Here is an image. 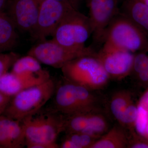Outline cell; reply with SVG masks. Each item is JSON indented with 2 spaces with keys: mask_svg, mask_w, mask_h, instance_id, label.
Returning <instances> with one entry per match:
<instances>
[{
  "mask_svg": "<svg viewBox=\"0 0 148 148\" xmlns=\"http://www.w3.org/2000/svg\"><path fill=\"white\" fill-rule=\"evenodd\" d=\"M45 107L21 121L27 148H60L56 140L64 132L66 116L51 106Z\"/></svg>",
  "mask_w": 148,
  "mask_h": 148,
  "instance_id": "cell-1",
  "label": "cell"
},
{
  "mask_svg": "<svg viewBox=\"0 0 148 148\" xmlns=\"http://www.w3.org/2000/svg\"><path fill=\"white\" fill-rule=\"evenodd\" d=\"M92 90L63 78L56 83L51 106L65 116L99 110V100Z\"/></svg>",
  "mask_w": 148,
  "mask_h": 148,
  "instance_id": "cell-2",
  "label": "cell"
},
{
  "mask_svg": "<svg viewBox=\"0 0 148 148\" xmlns=\"http://www.w3.org/2000/svg\"><path fill=\"white\" fill-rule=\"evenodd\" d=\"M61 70L64 79L92 91L103 89L110 79L97 53L75 58Z\"/></svg>",
  "mask_w": 148,
  "mask_h": 148,
  "instance_id": "cell-3",
  "label": "cell"
},
{
  "mask_svg": "<svg viewBox=\"0 0 148 148\" xmlns=\"http://www.w3.org/2000/svg\"><path fill=\"white\" fill-rule=\"evenodd\" d=\"M56 83L51 77L45 82L18 92L12 97L3 115L21 121L35 114L52 98Z\"/></svg>",
  "mask_w": 148,
  "mask_h": 148,
  "instance_id": "cell-4",
  "label": "cell"
},
{
  "mask_svg": "<svg viewBox=\"0 0 148 148\" xmlns=\"http://www.w3.org/2000/svg\"><path fill=\"white\" fill-rule=\"evenodd\" d=\"M103 45L133 53L148 49V36L129 18L119 12L107 28Z\"/></svg>",
  "mask_w": 148,
  "mask_h": 148,
  "instance_id": "cell-5",
  "label": "cell"
},
{
  "mask_svg": "<svg viewBox=\"0 0 148 148\" xmlns=\"http://www.w3.org/2000/svg\"><path fill=\"white\" fill-rule=\"evenodd\" d=\"M92 34L88 16L73 9L62 20L56 30L53 39L66 47L82 49Z\"/></svg>",
  "mask_w": 148,
  "mask_h": 148,
  "instance_id": "cell-6",
  "label": "cell"
},
{
  "mask_svg": "<svg viewBox=\"0 0 148 148\" xmlns=\"http://www.w3.org/2000/svg\"><path fill=\"white\" fill-rule=\"evenodd\" d=\"M97 53L91 47L82 49L66 47L52 39L39 42L29 51L27 54L34 57L41 64L61 69L75 58Z\"/></svg>",
  "mask_w": 148,
  "mask_h": 148,
  "instance_id": "cell-7",
  "label": "cell"
},
{
  "mask_svg": "<svg viewBox=\"0 0 148 148\" xmlns=\"http://www.w3.org/2000/svg\"><path fill=\"white\" fill-rule=\"evenodd\" d=\"M73 9H75L66 2L55 0L42 1L40 3L36 24L30 34L39 42L46 40L49 36L53 37L61 21Z\"/></svg>",
  "mask_w": 148,
  "mask_h": 148,
  "instance_id": "cell-8",
  "label": "cell"
},
{
  "mask_svg": "<svg viewBox=\"0 0 148 148\" xmlns=\"http://www.w3.org/2000/svg\"><path fill=\"white\" fill-rule=\"evenodd\" d=\"M119 3V0H86L92 29L91 47L94 50L100 49L103 45L107 28L120 12Z\"/></svg>",
  "mask_w": 148,
  "mask_h": 148,
  "instance_id": "cell-9",
  "label": "cell"
},
{
  "mask_svg": "<svg viewBox=\"0 0 148 148\" xmlns=\"http://www.w3.org/2000/svg\"><path fill=\"white\" fill-rule=\"evenodd\" d=\"M97 56L110 79H121L132 71L135 57L132 52L103 45Z\"/></svg>",
  "mask_w": 148,
  "mask_h": 148,
  "instance_id": "cell-10",
  "label": "cell"
},
{
  "mask_svg": "<svg viewBox=\"0 0 148 148\" xmlns=\"http://www.w3.org/2000/svg\"><path fill=\"white\" fill-rule=\"evenodd\" d=\"M40 3L39 0H10L5 12L17 30L31 34L36 24Z\"/></svg>",
  "mask_w": 148,
  "mask_h": 148,
  "instance_id": "cell-11",
  "label": "cell"
},
{
  "mask_svg": "<svg viewBox=\"0 0 148 148\" xmlns=\"http://www.w3.org/2000/svg\"><path fill=\"white\" fill-rule=\"evenodd\" d=\"M26 140L21 121L0 116V148H22Z\"/></svg>",
  "mask_w": 148,
  "mask_h": 148,
  "instance_id": "cell-12",
  "label": "cell"
},
{
  "mask_svg": "<svg viewBox=\"0 0 148 148\" xmlns=\"http://www.w3.org/2000/svg\"><path fill=\"white\" fill-rule=\"evenodd\" d=\"M51 77L50 75L35 77L17 75L8 72L0 77V92L12 97L28 88L45 82Z\"/></svg>",
  "mask_w": 148,
  "mask_h": 148,
  "instance_id": "cell-13",
  "label": "cell"
},
{
  "mask_svg": "<svg viewBox=\"0 0 148 148\" xmlns=\"http://www.w3.org/2000/svg\"><path fill=\"white\" fill-rule=\"evenodd\" d=\"M120 12L148 36V6L142 0H124L120 7Z\"/></svg>",
  "mask_w": 148,
  "mask_h": 148,
  "instance_id": "cell-14",
  "label": "cell"
},
{
  "mask_svg": "<svg viewBox=\"0 0 148 148\" xmlns=\"http://www.w3.org/2000/svg\"><path fill=\"white\" fill-rule=\"evenodd\" d=\"M14 23L5 11L0 12V53L13 49L18 36Z\"/></svg>",
  "mask_w": 148,
  "mask_h": 148,
  "instance_id": "cell-15",
  "label": "cell"
},
{
  "mask_svg": "<svg viewBox=\"0 0 148 148\" xmlns=\"http://www.w3.org/2000/svg\"><path fill=\"white\" fill-rule=\"evenodd\" d=\"M128 138L124 128L115 125L96 140L90 148H125Z\"/></svg>",
  "mask_w": 148,
  "mask_h": 148,
  "instance_id": "cell-16",
  "label": "cell"
},
{
  "mask_svg": "<svg viewBox=\"0 0 148 148\" xmlns=\"http://www.w3.org/2000/svg\"><path fill=\"white\" fill-rule=\"evenodd\" d=\"M12 68V73L17 75L35 77L50 75L47 71L42 69L39 61L28 54L19 57Z\"/></svg>",
  "mask_w": 148,
  "mask_h": 148,
  "instance_id": "cell-17",
  "label": "cell"
},
{
  "mask_svg": "<svg viewBox=\"0 0 148 148\" xmlns=\"http://www.w3.org/2000/svg\"><path fill=\"white\" fill-rule=\"evenodd\" d=\"M108 127L106 117L99 112V110L93 111L90 113L87 127L82 132L98 139L108 132Z\"/></svg>",
  "mask_w": 148,
  "mask_h": 148,
  "instance_id": "cell-18",
  "label": "cell"
},
{
  "mask_svg": "<svg viewBox=\"0 0 148 148\" xmlns=\"http://www.w3.org/2000/svg\"><path fill=\"white\" fill-rule=\"evenodd\" d=\"M131 103L130 94L126 90H120L114 94L111 99L110 108L113 116L119 123L123 111Z\"/></svg>",
  "mask_w": 148,
  "mask_h": 148,
  "instance_id": "cell-19",
  "label": "cell"
},
{
  "mask_svg": "<svg viewBox=\"0 0 148 148\" xmlns=\"http://www.w3.org/2000/svg\"><path fill=\"white\" fill-rule=\"evenodd\" d=\"M92 112L66 116L64 132L66 134L83 132L87 127Z\"/></svg>",
  "mask_w": 148,
  "mask_h": 148,
  "instance_id": "cell-20",
  "label": "cell"
},
{
  "mask_svg": "<svg viewBox=\"0 0 148 148\" xmlns=\"http://www.w3.org/2000/svg\"><path fill=\"white\" fill-rule=\"evenodd\" d=\"M65 138L71 141L75 148H90L98 139L83 132H74L66 134Z\"/></svg>",
  "mask_w": 148,
  "mask_h": 148,
  "instance_id": "cell-21",
  "label": "cell"
},
{
  "mask_svg": "<svg viewBox=\"0 0 148 148\" xmlns=\"http://www.w3.org/2000/svg\"><path fill=\"white\" fill-rule=\"evenodd\" d=\"M138 114V109L130 103L123 111L119 124L124 128L131 130L134 125L136 124Z\"/></svg>",
  "mask_w": 148,
  "mask_h": 148,
  "instance_id": "cell-22",
  "label": "cell"
},
{
  "mask_svg": "<svg viewBox=\"0 0 148 148\" xmlns=\"http://www.w3.org/2000/svg\"><path fill=\"white\" fill-rule=\"evenodd\" d=\"M20 56L13 52L0 53V77L8 72Z\"/></svg>",
  "mask_w": 148,
  "mask_h": 148,
  "instance_id": "cell-23",
  "label": "cell"
},
{
  "mask_svg": "<svg viewBox=\"0 0 148 148\" xmlns=\"http://www.w3.org/2000/svg\"><path fill=\"white\" fill-rule=\"evenodd\" d=\"M138 109V114L135 125L138 132L143 134L145 132L148 124V111L141 106Z\"/></svg>",
  "mask_w": 148,
  "mask_h": 148,
  "instance_id": "cell-24",
  "label": "cell"
},
{
  "mask_svg": "<svg viewBox=\"0 0 148 148\" xmlns=\"http://www.w3.org/2000/svg\"><path fill=\"white\" fill-rule=\"evenodd\" d=\"M11 98L0 92V116L4 113Z\"/></svg>",
  "mask_w": 148,
  "mask_h": 148,
  "instance_id": "cell-25",
  "label": "cell"
},
{
  "mask_svg": "<svg viewBox=\"0 0 148 148\" xmlns=\"http://www.w3.org/2000/svg\"><path fill=\"white\" fill-rule=\"evenodd\" d=\"M40 2L44 0H39ZM55 1H61L66 2L70 4L73 8L77 10H79V8L81 0H55Z\"/></svg>",
  "mask_w": 148,
  "mask_h": 148,
  "instance_id": "cell-26",
  "label": "cell"
},
{
  "mask_svg": "<svg viewBox=\"0 0 148 148\" xmlns=\"http://www.w3.org/2000/svg\"><path fill=\"white\" fill-rule=\"evenodd\" d=\"M140 103V106L143 107L144 108H148V91L143 95Z\"/></svg>",
  "mask_w": 148,
  "mask_h": 148,
  "instance_id": "cell-27",
  "label": "cell"
},
{
  "mask_svg": "<svg viewBox=\"0 0 148 148\" xmlns=\"http://www.w3.org/2000/svg\"><path fill=\"white\" fill-rule=\"evenodd\" d=\"M138 77L143 82H148V69L145 71L138 74Z\"/></svg>",
  "mask_w": 148,
  "mask_h": 148,
  "instance_id": "cell-28",
  "label": "cell"
},
{
  "mask_svg": "<svg viewBox=\"0 0 148 148\" xmlns=\"http://www.w3.org/2000/svg\"><path fill=\"white\" fill-rule=\"evenodd\" d=\"M9 0H0V12L4 11Z\"/></svg>",
  "mask_w": 148,
  "mask_h": 148,
  "instance_id": "cell-29",
  "label": "cell"
},
{
  "mask_svg": "<svg viewBox=\"0 0 148 148\" xmlns=\"http://www.w3.org/2000/svg\"><path fill=\"white\" fill-rule=\"evenodd\" d=\"M142 1L148 6V0H142Z\"/></svg>",
  "mask_w": 148,
  "mask_h": 148,
  "instance_id": "cell-30",
  "label": "cell"
},
{
  "mask_svg": "<svg viewBox=\"0 0 148 148\" xmlns=\"http://www.w3.org/2000/svg\"><path fill=\"white\" fill-rule=\"evenodd\" d=\"M146 130H147V133L148 134V124H147V129H146Z\"/></svg>",
  "mask_w": 148,
  "mask_h": 148,
  "instance_id": "cell-31",
  "label": "cell"
}]
</instances>
